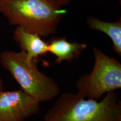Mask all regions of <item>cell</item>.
<instances>
[{"instance_id": "cell-1", "label": "cell", "mask_w": 121, "mask_h": 121, "mask_svg": "<svg viewBox=\"0 0 121 121\" xmlns=\"http://www.w3.org/2000/svg\"><path fill=\"white\" fill-rule=\"evenodd\" d=\"M44 121H121V100L116 91L100 101L78 93H64L48 110Z\"/></svg>"}, {"instance_id": "cell-2", "label": "cell", "mask_w": 121, "mask_h": 121, "mask_svg": "<svg viewBox=\"0 0 121 121\" xmlns=\"http://www.w3.org/2000/svg\"><path fill=\"white\" fill-rule=\"evenodd\" d=\"M56 0H0L9 24L47 38L55 34L66 11Z\"/></svg>"}, {"instance_id": "cell-3", "label": "cell", "mask_w": 121, "mask_h": 121, "mask_svg": "<svg viewBox=\"0 0 121 121\" xmlns=\"http://www.w3.org/2000/svg\"><path fill=\"white\" fill-rule=\"evenodd\" d=\"M38 60H29L21 51H4L0 54L1 66L11 74L21 89L40 103L58 96L60 88L56 81L43 73L38 67Z\"/></svg>"}, {"instance_id": "cell-4", "label": "cell", "mask_w": 121, "mask_h": 121, "mask_svg": "<svg viewBox=\"0 0 121 121\" xmlns=\"http://www.w3.org/2000/svg\"><path fill=\"white\" fill-rule=\"evenodd\" d=\"M94 65L91 72L80 77L78 92L87 99L98 100L109 92L121 88V64L97 47L93 48Z\"/></svg>"}, {"instance_id": "cell-5", "label": "cell", "mask_w": 121, "mask_h": 121, "mask_svg": "<svg viewBox=\"0 0 121 121\" xmlns=\"http://www.w3.org/2000/svg\"><path fill=\"white\" fill-rule=\"evenodd\" d=\"M40 103L22 89L0 93V121H24L40 111Z\"/></svg>"}, {"instance_id": "cell-6", "label": "cell", "mask_w": 121, "mask_h": 121, "mask_svg": "<svg viewBox=\"0 0 121 121\" xmlns=\"http://www.w3.org/2000/svg\"><path fill=\"white\" fill-rule=\"evenodd\" d=\"M13 38L22 51L26 53L29 60H40L39 57L44 56L48 53V43L36 33L29 32L21 27L16 26Z\"/></svg>"}, {"instance_id": "cell-7", "label": "cell", "mask_w": 121, "mask_h": 121, "mask_svg": "<svg viewBox=\"0 0 121 121\" xmlns=\"http://www.w3.org/2000/svg\"><path fill=\"white\" fill-rule=\"evenodd\" d=\"M87 47L86 43L71 42L66 38H57L48 43V51L56 57V63L60 64L63 62L70 63L78 58Z\"/></svg>"}, {"instance_id": "cell-8", "label": "cell", "mask_w": 121, "mask_h": 121, "mask_svg": "<svg viewBox=\"0 0 121 121\" xmlns=\"http://www.w3.org/2000/svg\"><path fill=\"white\" fill-rule=\"evenodd\" d=\"M87 24L91 29L105 34L112 41L113 50L121 56V19L117 22H103L94 17H89Z\"/></svg>"}, {"instance_id": "cell-9", "label": "cell", "mask_w": 121, "mask_h": 121, "mask_svg": "<svg viewBox=\"0 0 121 121\" xmlns=\"http://www.w3.org/2000/svg\"><path fill=\"white\" fill-rule=\"evenodd\" d=\"M59 4H60L62 6H66L70 2L71 0H56Z\"/></svg>"}, {"instance_id": "cell-10", "label": "cell", "mask_w": 121, "mask_h": 121, "mask_svg": "<svg viewBox=\"0 0 121 121\" xmlns=\"http://www.w3.org/2000/svg\"><path fill=\"white\" fill-rule=\"evenodd\" d=\"M3 88H4V84H3V80L1 78V77L0 76V93H1L2 91H3Z\"/></svg>"}]
</instances>
